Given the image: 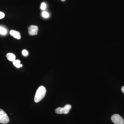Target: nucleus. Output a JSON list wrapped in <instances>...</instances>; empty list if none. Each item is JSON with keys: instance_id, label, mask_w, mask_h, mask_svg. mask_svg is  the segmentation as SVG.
Instances as JSON below:
<instances>
[{"instance_id": "f257e3e1", "label": "nucleus", "mask_w": 124, "mask_h": 124, "mask_svg": "<svg viewBox=\"0 0 124 124\" xmlns=\"http://www.w3.org/2000/svg\"><path fill=\"white\" fill-rule=\"evenodd\" d=\"M46 93V89L44 86L41 85L37 90L34 101L36 103L39 102L44 98Z\"/></svg>"}, {"instance_id": "f03ea898", "label": "nucleus", "mask_w": 124, "mask_h": 124, "mask_svg": "<svg viewBox=\"0 0 124 124\" xmlns=\"http://www.w3.org/2000/svg\"><path fill=\"white\" fill-rule=\"evenodd\" d=\"M71 108V106L69 104H66L63 107H59L55 109V113L57 114H67L69 113V111Z\"/></svg>"}, {"instance_id": "7ed1b4c3", "label": "nucleus", "mask_w": 124, "mask_h": 124, "mask_svg": "<svg viewBox=\"0 0 124 124\" xmlns=\"http://www.w3.org/2000/svg\"><path fill=\"white\" fill-rule=\"evenodd\" d=\"M9 121V119L4 111L0 108V123L7 124Z\"/></svg>"}, {"instance_id": "20e7f679", "label": "nucleus", "mask_w": 124, "mask_h": 124, "mask_svg": "<svg viewBox=\"0 0 124 124\" xmlns=\"http://www.w3.org/2000/svg\"><path fill=\"white\" fill-rule=\"evenodd\" d=\"M112 121L115 124H124V120L120 116L115 114L111 117Z\"/></svg>"}, {"instance_id": "39448f33", "label": "nucleus", "mask_w": 124, "mask_h": 124, "mask_svg": "<svg viewBox=\"0 0 124 124\" xmlns=\"http://www.w3.org/2000/svg\"><path fill=\"white\" fill-rule=\"evenodd\" d=\"M28 33L30 35H36L37 34L39 29L37 26L35 25H31L28 28Z\"/></svg>"}, {"instance_id": "423d86ee", "label": "nucleus", "mask_w": 124, "mask_h": 124, "mask_svg": "<svg viewBox=\"0 0 124 124\" xmlns=\"http://www.w3.org/2000/svg\"><path fill=\"white\" fill-rule=\"evenodd\" d=\"M10 35L16 39L18 40L20 39L21 38V35L20 33L18 31H16L15 30H11L10 31Z\"/></svg>"}, {"instance_id": "0eeeda50", "label": "nucleus", "mask_w": 124, "mask_h": 124, "mask_svg": "<svg viewBox=\"0 0 124 124\" xmlns=\"http://www.w3.org/2000/svg\"><path fill=\"white\" fill-rule=\"evenodd\" d=\"M6 57L7 59L10 62H13L15 60L16 56L14 54L9 53L7 54Z\"/></svg>"}, {"instance_id": "6e6552de", "label": "nucleus", "mask_w": 124, "mask_h": 124, "mask_svg": "<svg viewBox=\"0 0 124 124\" xmlns=\"http://www.w3.org/2000/svg\"><path fill=\"white\" fill-rule=\"evenodd\" d=\"M20 60H14L13 62V64L17 68H20V67H23V64L20 63Z\"/></svg>"}, {"instance_id": "1a4fd4ad", "label": "nucleus", "mask_w": 124, "mask_h": 124, "mask_svg": "<svg viewBox=\"0 0 124 124\" xmlns=\"http://www.w3.org/2000/svg\"><path fill=\"white\" fill-rule=\"evenodd\" d=\"M7 33L6 29L2 26H0V34L2 35H6Z\"/></svg>"}, {"instance_id": "9d476101", "label": "nucleus", "mask_w": 124, "mask_h": 124, "mask_svg": "<svg viewBox=\"0 0 124 124\" xmlns=\"http://www.w3.org/2000/svg\"><path fill=\"white\" fill-rule=\"evenodd\" d=\"M42 15L43 17L45 18H48L49 16V14L46 11L43 12L42 13Z\"/></svg>"}, {"instance_id": "9b49d317", "label": "nucleus", "mask_w": 124, "mask_h": 124, "mask_svg": "<svg viewBox=\"0 0 124 124\" xmlns=\"http://www.w3.org/2000/svg\"><path fill=\"white\" fill-rule=\"evenodd\" d=\"M46 8V5L44 2H43L41 4V9L42 10H45Z\"/></svg>"}, {"instance_id": "f8f14e48", "label": "nucleus", "mask_w": 124, "mask_h": 124, "mask_svg": "<svg viewBox=\"0 0 124 124\" xmlns=\"http://www.w3.org/2000/svg\"><path fill=\"white\" fill-rule=\"evenodd\" d=\"M23 55L26 56L28 55V52L26 50H23L22 52Z\"/></svg>"}, {"instance_id": "ddd939ff", "label": "nucleus", "mask_w": 124, "mask_h": 124, "mask_svg": "<svg viewBox=\"0 0 124 124\" xmlns=\"http://www.w3.org/2000/svg\"><path fill=\"white\" fill-rule=\"evenodd\" d=\"M5 16V14L1 11H0V19L3 18Z\"/></svg>"}, {"instance_id": "4468645a", "label": "nucleus", "mask_w": 124, "mask_h": 124, "mask_svg": "<svg viewBox=\"0 0 124 124\" xmlns=\"http://www.w3.org/2000/svg\"><path fill=\"white\" fill-rule=\"evenodd\" d=\"M121 91L124 93V86H122V88H121Z\"/></svg>"}, {"instance_id": "2eb2a0df", "label": "nucleus", "mask_w": 124, "mask_h": 124, "mask_svg": "<svg viewBox=\"0 0 124 124\" xmlns=\"http://www.w3.org/2000/svg\"><path fill=\"white\" fill-rule=\"evenodd\" d=\"M61 0L62 1H64L66 0Z\"/></svg>"}]
</instances>
